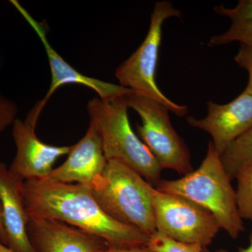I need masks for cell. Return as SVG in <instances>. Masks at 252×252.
<instances>
[{"label": "cell", "instance_id": "1", "mask_svg": "<svg viewBox=\"0 0 252 252\" xmlns=\"http://www.w3.org/2000/svg\"><path fill=\"white\" fill-rule=\"evenodd\" d=\"M23 193L28 218L69 223L102 239L108 248L147 246L149 243V235L107 215L87 186L30 180L24 181Z\"/></svg>", "mask_w": 252, "mask_h": 252}, {"label": "cell", "instance_id": "2", "mask_svg": "<svg viewBox=\"0 0 252 252\" xmlns=\"http://www.w3.org/2000/svg\"><path fill=\"white\" fill-rule=\"evenodd\" d=\"M230 181L220 154L210 141L206 156L197 170L178 180H162L156 189L183 197L203 207L215 217L220 228L236 239L243 231L244 225Z\"/></svg>", "mask_w": 252, "mask_h": 252}, {"label": "cell", "instance_id": "3", "mask_svg": "<svg viewBox=\"0 0 252 252\" xmlns=\"http://www.w3.org/2000/svg\"><path fill=\"white\" fill-rule=\"evenodd\" d=\"M125 96L111 101H103L98 97L91 99L87 105L90 125L100 139L107 161L122 162L140 174L151 185L157 187L162 181V168L132 130Z\"/></svg>", "mask_w": 252, "mask_h": 252}, {"label": "cell", "instance_id": "4", "mask_svg": "<svg viewBox=\"0 0 252 252\" xmlns=\"http://www.w3.org/2000/svg\"><path fill=\"white\" fill-rule=\"evenodd\" d=\"M91 189L102 210L114 220L149 236L157 232L154 187L130 167L109 160Z\"/></svg>", "mask_w": 252, "mask_h": 252}, {"label": "cell", "instance_id": "5", "mask_svg": "<svg viewBox=\"0 0 252 252\" xmlns=\"http://www.w3.org/2000/svg\"><path fill=\"white\" fill-rule=\"evenodd\" d=\"M182 12L169 1H157L151 16L148 32L142 44L116 70L120 86L136 94L150 97L164 104L177 117L188 114V107L170 100L159 89L156 80L162 26L172 17H180Z\"/></svg>", "mask_w": 252, "mask_h": 252}, {"label": "cell", "instance_id": "6", "mask_svg": "<svg viewBox=\"0 0 252 252\" xmlns=\"http://www.w3.org/2000/svg\"><path fill=\"white\" fill-rule=\"evenodd\" d=\"M125 97L129 108L134 109L142 120V124L137 125L138 137L162 170L170 169L182 175L193 171L189 147L172 126L168 108L133 91Z\"/></svg>", "mask_w": 252, "mask_h": 252}, {"label": "cell", "instance_id": "7", "mask_svg": "<svg viewBox=\"0 0 252 252\" xmlns=\"http://www.w3.org/2000/svg\"><path fill=\"white\" fill-rule=\"evenodd\" d=\"M157 232L168 238L206 248L220 229L215 217L188 199L153 190Z\"/></svg>", "mask_w": 252, "mask_h": 252}, {"label": "cell", "instance_id": "8", "mask_svg": "<svg viewBox=\"0 0 252 252\" xmlns=\"http://www.w3.org/2000/svg\"><path fill=\"white\" fill-rule=\"evenodd\" d=\"M11 2L37 34L45 49L51 68V82L49 91L44 98L39 101L28 114L25 121L28 125L35 129L43 109L45 107L55 91L64 84H77L85 86L97 93L98 97L103 101L113 100L132 92L130 89H126L122 86L84 75L77 69H74L51 46L47 37V31L44 23L38 22L18 1H11Z\"/></svg>", "mask_w": 252, "mask_h": 252}, {"label": "cell", "instance_id": "9", "mask_svg": "<svg viewBox=\"0 0 252 252\" xmlns=\"http://www.w3.org/2000/svg\"><path fill=\"white\" fill-rule=\"evenodd\" d=\"M207 114L203 119L187 118L191 127L210 134L220 155L252 127V95L243 91L231 102L207 103Z\"/></svg>", "mask_w": 252, "mask_h": 252}, {"label": "cell", "instance_id": "10", "mask_svg": "<svg viewBox=\"0 0 252 252\" xmlns=\"http://www.w3.org/2000/svg\"><path fill=\"white\" fill-rule=\"evenodd\" d=\"M35 129L16 119L13 124L12 135L16 154L10 171L23 181L43 180L52 171L55 162L68 155L70 147L49 145L36 137Z\"/></svg>", "mask_w": 252, "mask_h": 252}, {"label": "cell", "instance_id": "11", "mask_svg": "<svg viewBox=\"0 0 252 252\" xmlns=\"http://www.w3.org/2000/svg\"><path fill=\"white\" fill-rule=\"evenodd\" d=\"M27 232L36 252H97L108 248L98 237L59 220L28 218Z\"/></svg>", "mask_w": 252, "mask_h": 252}, {"label": "cell", "instance_id": "12", "mask_svg": "<svg viewBox=\"0 0 252 252\" xmlns=\"http://www.w3.org/2000/svg\"><path fill=\"white\" fill-rule=\"evenodd\" d=\"M107 162L100 139L93 126L89 125L83 138L71 146L65 162L43 180L63 184L75 182L91 187L104 171Z\"/></svg>", "mask_w": 252, "mask_h": 252}, {"label": "cell", "instance_id": "13", "mask_svg": "<svg viewBox=\"0 0 252 252\" xmlns=\"http://www.w3.org/2000/svg\"><path fill=\"white\" fill-rule=\"evenodd\" d=\"M23 183L24 181L10 171L6 164L0 162V200L7 246L16 252H36L28 235Z\"/></svg>", "mask_w": 252, "mask_h": 252}, {"label": "cell", "instance_id": "14", "mask_svg": "<svg viewBox=\"0 0 252 252\" xmlns=\"http://www.w3.org/2000/svg\"><path fill=\"white\" fill-rule=\"evenodd\" d=\"M214 10L217 14L229 18L231 24L223 34L212 36L209 46L226 45L237 41L252 48V0H240L233 8L220 5L215 6Z\"/></svg>", "mask_w": 252, "mask_h": 252}, {"label": "cell", "instance_id": "15", "mask_svg": "<svg viewBox=\"0 0 252 252\" xmlns=\"http://www.w3.org/2000/svg\"><path fill=\"white\" fill-rule=\"evenodd\" d=\"M220 159L230 180L242 167L252 163V127L225 149Z\"/></svg>", "mask_w": 252, "mask_h": 252}, {"label": "cell", "instance_id": "16", "mask_svg": "<svg viewBox=\"0 0 252 252\" xmlns=\"http://www.w3.org/2000/svg\"><path fill=\"white\" fill-rule=\"evenodd\" d=\"M235 178L238 182L235 196L239 215L242 220L252 221V163L242 167Z\"/></svg>", "mask_w": 252, "mask_h": 252}, {"label": "cell", "instance_id": "17", "mask_svg": "<svg viewBox=\"0 0 252 252\" xmlns=\"http://www.w3.org/2000/svg\"><path fill=\"white\" fill-rule=\"evenodd\" d=\"M147 247L155 252H203L204 250L198 245L176 241L158 232L150 235Z\"/></svg>", "mask_w": 252, "mask_h": 252}, {"label": "cell", "instance_id": "18", "mask_svg": "<svg viewBox=\"0 0 252 252\" xmlns=\"http://www.w3.org/2000/svg\"><path fill=\"white\" fill-rule=\"evenodd\" d=\"M18 107L14 101L3 95L0 88V132L13 125L17 118Z\"/></svg>", "mask_w": 252, "mask_h": 252}, {"label": "cell", "instance_id": "19", "mask_svg": "<svg viewBox=\"0 0 252 252\" xmlns=\"http://www.w3.org/2000/svg\"><path fill=\"white\" fill-rule=\"evenodd\" d=\"M234 61L240 67L248 71L249 80L244 91L252 95V48L241 44Z\"/></svg>", "mask_w": 252, "mask_h": 252}, {"label": "cell", "instance_id": "20", "mask_svg": "<svg viewBox=\"0 0 252 252\" xmlns=\"http://www.w3.org/2000/svg\"><path fill=\"white\" fill-rule=\"evenodd\" d=\"M97 252H155L151 250L149 247L141 246L130 248H108L105 250H100Z\"/></svg>", "mask_w": 252, "mask_h": 252}, {"label": "cell", "instance_id": "21", "mask_svg": "<svg viewBox=\"0 0 252 252\" xmlns=\"http://www.w3.org/2000/svg\"><path fill=\"white\" fill-rule=\"evenodd\" d=\"M0 241L7 246V235L5 228L4 215H3L2 206L0 200Z\"/></svg>", "mask_w": 252, "mask_h": 252}, {"label": "cell", "instance_id": "22", "mask_svg": "<svg viewBox=\"0 0 252 252\" xmlns=\"http://www.w3.org/2000/svg\"><path fill=\"white\" fill-rule=\"evenodd\" d=\"M203 252H230L225 251V250H217V251H208V250H205L204 249ZM235 252H252V233L251 234V236H250V245L248 248L242 249V250H239V251H237Z\"/></svg>", "mask_w": 252, "mask_h": 252}, {"label": "cell", "instance_id": "23", "mask_svg": "<svg viewBox=\"0 0 252 252\" xmlns=\"http://www.w3.org/2000/svg\"><path fill=\"white\" fill-rule=\"evenodd\" d=\"M0 252H16L0 241Z\"/></svg>", "mask_w": 252, "mask_h": 252}]
</instances>
